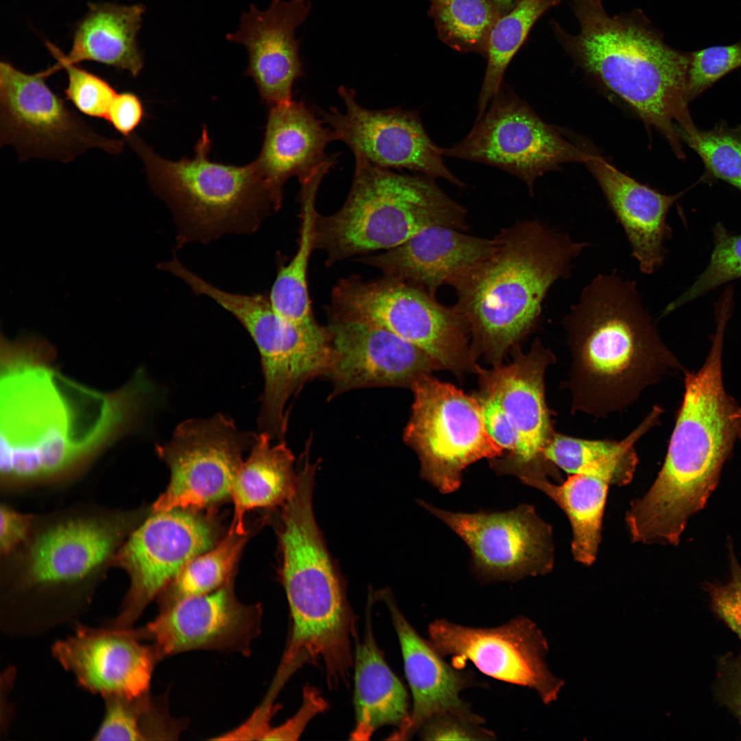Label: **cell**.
Listing matches in <instances>:
<instances>
[{
  "label": "cell",
  "mask_w": 741,
  "mask_h": 741,
  "mask_svg": "<svg viewBox=\"0 0 741 741\" xmlns=\"http://www.w3.org/2000/svg\"><path fill=\"white\" fill-rule=\"evenodd\" d=\"M145 116L139 97L131 91L117 93L108 109L106 121L124 138L135 132Z\"/></svg>",
  "instance_id": "obj_46"
},
{
  "label": "cell",
  "mask_w": 741,
  "mask_h": 741,
  "mask_svg": "<svg viewBox=\"0 0 741 741\" xmlns=\"http://www.w3.org/2000/svg\"><path fill=\"white\" fill-rule=\"evenodd\" d=\"M338 91L344 111L335 107L320 110V117L334 140L344 143L354 155L384 168L407 169L465 187L445 166L440 148L426 132L417 111L368 109L357 102L353 89L341 86Z\"/></svg>",
  "instance_id": "obj_19"
},
{
  "label": "cell",
  "mask_w": 741,
  "mask_h": 741,
  "mask_svg": "<svg viewBox=\"0 0 741 741\" xmlns=\"http://www.w3.org/2000/svg\"><path fill=\"white\" fill-rule=\"evenodd\" d=\"M326 707L327 702L320 692L313 687H306L303 692V705L297 714L283 725L273 729L270 728L263 740L298 739L310 719Z\"/></svg>",
  "instance_id": "obj_45"
},
{
  "label": "cell",
  "mask_w": 741,
  "mask_h": 741,
  "mask_svg": "<svg viewBox=\"0 0 741 741\" xmlns=\"http://www.w3.org/2000/svg\"><path fill=\"white\" fill-rule=\"evenodd\" d=\"M136 628L106 623L99 628L75 624L74 634L56 642L51 653L78 685L101 695L135 696L149 692L160 661L152 644H143Z\"/></svg>",
  "instance_id": "obj_21"
},
{
  "label": "cell",
  "mask_w": 741,
  "mask_h": 741,
  "mask_svg": "<svg viewBox=\"0 0 741 741\" xmlns=\"http://www.w3.org/2000/svg\"><path fill=\"white\" fill-rule=\"evenodd\" d=\"M228 531L214 548L191 559L157 597L159 610L213 592L228 583L247 540Z\"/></svg>",
  "instance_id": "obj_37"
},
{
  "label": "cell",
  "mask_w": 741,
  "mask_h": 741,
  "mask_svg": "<svg viewBox=\"0 0 741 741\" xmlns=\"http://www.w3.org/2000/svg\"><path fill=\"white\" fill-rule=\"evenodd\" d=\"M125 139L143 161L151 187L173 211L180 244L252 232L274 209L255 161L236 166L210 160L206 127L194 157L177 161L160 156L135 132Z\"/></svg>",
  "instance_id": "obj_8"
},
{
  "label": "cell",
  "mask_w": 741,
  "mask_h": 741,
  "mask_svg": "<svg viewBox=\"0 0 741 741\" xmlns=\"http://www.w3.org/2000/svg\"><path fill=\"white\" fill-rule=\"evenodd\" d=\"M217 537L214 523L194 510L152 513L113 558L127 572L130 587L119 613L106 623L132 627L191 559L213 547Z\"/></svg>",
  "instance_id": "obj_15"
},
{
  "label": "cell",
  "mask_w": 741,
  "mask_h": 741,
  "mask_svg": "<svg viewBox=\"0 0 741 741\" xmlns=\"http://www.w3.org/2000/svg\"><path fill=\"white\" fill-rule=\"evenodd\" d=\"M572 362L563 386L572 412L603 417L630 405L665 375L683 370L664 344L635 281L599 274L562 322Z\"/></svg>",
  "instance_id": "obj_1"
},
{
  "label": "cell",
  "mask_w": 741,
  "mask_h": 741,
  "mask_svg": "<svg viewBox=\"0 0 741 741\" xmlns=\"http://www.w3.org/2000/svg\"><path fill=\"white\" fill-rule=\"evenodd\" d=\"M144 12L141 4L90 3L78 24L69 54L51 45L49 48L54 58L67 63L96 62L137 77L144 62L137 43Z\"/></svg>",
  "instance_id": "obj_29"
},
{
  "label": "cell",
  "mask_w": 741,
  "mask_h": 741,
  "mask_svg": "<svg viewBox=\"0 0 741 741\" xmlns=\"http://www.w3.org/2000/svg\"><path fill=\"white\" fill-rule=\"evenodd\" d=\"M733 699L736 712L741 719V681L736 688Z\"/></svg>",
  "instance_id": "obj_49"
},
{
  "label": "cell",
  "mask_w": 741,
  "mask_h": 741,
  "mask_svg": "<svg viewBox=\"0 0 741 741\" xmlns=\"http://www.w3.org/2000/svg\"><path fill=\"white\" fill-rule=\"evenodd\" d=\"M729 580L725 583H706L715 613L741 640V565L729 539Z\"/></svg>",
  "instance_id": "obj_43"
},
{
  "label": "cell",
  "mask_w": 741,
  "mask_h": 741,
  "mask_svg": "<svg viewBox=\"0 0 741 741\" xmlns=\"http://www.w3.org/2000/svg\"><path fill=\"white\" fill-rule=\"evenodd\" d=\"M311 8L310 0H272L265 10L251 4L242 12L237 30L226 35L228 41L246 49L245 73L270 106L292 100L293 84L304 75L295 32Z\"/></svg>",
  "instance_id": "obj_23"
},
{
  "label": "cell",
  "mask_w": 741,
  "mask_h": 741,
  "mask_svg": "<svg viewBox=\"0 0 741 741\" xmlns=\"http://www.w3.org/2000/svg\"><path fill=\"white\" fill-rule=\"evenodd\" d=\"M231 582L159 610L152 621L136 628L139 637L152 642L160 661L195 650L248 656L251 642L261 631L262 609L257 604L239 602Z\"/></svg>",
  "instance_id": "obj_20"
},
{
  "label": "cell",
  "mask_w": 741,
  "mask_h": 741,
  "mask_svg": "<svg viewBox=\"0 0 741 741\" xmlns=\"http://www.w3.org/2000/svg\"><path fill=\"white\" fill-rule=\"evenodd\" d=\"M440 151L502 169L522 180L531 196L545 172L564 163L585 164L593 156L567 141L507 87H501L466 137Z\"/></svg>",
  "instance_id": "obj_13"
},
{
  "label": "cell",
  "mask_w": 741,
  "mask_h": 741,
  "mask_svg": "<svg viewBox=\"0 0 741 741\" xmlns=\"http://www.w3.org/2000/svg\"><path fill=\"white\" fill-rule=\"evenodd\" d=\"M410 388L414 401L403 440L419 458L422 478L440 492L456 491L472 463L503 455L485 427L478 397L430 374Z\"/></svg>",
  "instance_id": "obj_11"
},
{
  "label": "cell",
  "mask_w": 741,
  "mask_h": 741,
  "mask_svg": "<svg viewBox=\"0 0 741 741\" xmlns=\"http://www.w3.org/2000/svg\"><path fill=\"white\" fill-rule=\"evenodd\" d=\"M50 68L30 74L0 63V145H11L21 161L69 163L88 150L120 154L123 140L99 134L47 85Z\"/></svg>",
  "instance_id": "obj_12"
},
{
  "label": "cell",
  "mask_w": 741,
  "mask_h": 741,
  "mask_svg": "<svg viewBox=\"0 0 741 741\" xmlns=\"http://www.w3.org/2000/svg\"><path fill=\"white\" fill-rule=\"evenodd\" d=\"M555 357L537 340L527 354H518L509 365L482 370L481 394L495 400L504 410L518 439L510 456L492 459L499 474L520 480L551 478L563 479L557 467L548 460L544 451L554 434L545 398L544 375Z\"/></svg>",
  "instance_id": "obj_16"
},
{
  "label": "cell",
  "mask_w": 741,
  "mask_h": 741,
  "mask_svg": "<svg viewBox=\"0 0 741 741\" xmlns=\"http://www.w3.org/2000/svg\"><path fill=\"white\" fill-rule=\"evenodd\" d=\"M0 513V549L2 554H8L27 538L32 517L6 506H1Z\"/></svg>",
  "instance_id": "obj_48"
},
{
  "label": "cell",
  "mask_w": 741,
  "mask_h": 741,
  "mask_svg": "<svg viewBox=\"0 0 741 741\" xmlns=\"http://www.w3.org/2000/svg\"><path fill=\"white\" fill-rule=\"evenodd\" d=\"M493 244V239L433 226L385 252L365 258L364 262L386 277L415 285L434 296L442 285H449L484 257Z\"/></svg>",
  "instance_id": "obj_27"
},
{
  "label": "cell",
  "mask_w": 741,
  "mask_h": 741,
  "mask_svg": "<svg viewBox=\"0 0 741 741\" xmlns=\"http://www.w3.org/2000/svg\"><path fill=\"white\" fill-rule=\"evenodd\" d=\"M272 441L268 434L260 432L236 475L231 496L234 513L230 532L246 534L244 516L248 511L283 506L294 493L298 478L294 456L284 440L276 445Z\"/></svg>",
  "instance_id": "obj_31"
},
{
  "label": "cell",
  "mask_w": 741,
  "mask_h": 741,
  "mask_svg": "<svg viewBox=\"0 0 741 741\" xmlns=\"http://www.w3.org/2000/svg\"><path fill=\"white\" fill-rule=\"evenodd\" d=\"M493 241L490 251L449 285L473 347L497 366L537 325L550 287L571 274L589 244L537 220L518 222Z\"/></svg>",
  "instance_id": "obj_3"
},
{
  "label": "cell",
  "mask_w": 741,
  "mask_h": 741,
  "mask_svg": "<svg viewBox=\"0 0 741 741\" xmlns=\"http://www.w3.org/2000/svg\"><path fill=\"white\" fill-rule=\"evenodd\" d=\"M467 544L473 568L486 580H517L552 571L551 526L528 504L505 512L454 513L421 502Z\"/></svg>",
  "instance_id": "obj_17"
},
{
  "label": "cell",
  "mask_w": 741,
  "mask_h": 741,
  "mask_svg": "<svg viewBox=\"0 0 741 741\" xmlns=\"http://www.w3.org/2000/svg\"><path fill=\"white\" fill-rule=\"evenodd\" d=\"M39 355L1 364L2 478H50L82 464L80 426L69 379Z\"/></svg>",
  "instance_id": "obj_7"
},
{
  "label": "cell",
  "mask_w": 741,
  "mask_h": 741,
  "mask_svg": "<svg viewBox=\"0 0 741 741\" xmlns=\"http://www.w3.org/2000/svg\"><path fill=\"white\" fill-rule=\"evenodd\" d=\"M270 107L262 148L255 162L277 210L288 178L302 180L333 158H327L325 150L334 137L302 100Z\"/></svg>",
  "instance_id": "obj_25"
},
{
  "label": "cell",
  "mask_w": 741,
  "mask_h": 741,
  "mask_svg": "<svg viewBox=\"0 0 741 741\" xmlns=\"http://www.w3.org/2000/svg\"><path fill=\"white\" fill-rule=\"evenodd\" d=\"M481 405L485 427L492 439L507 451L506 456L517 449L518 439L501 405L493 398L483 394L478 397Z\"/></svg>",
  "instance_id": "obj_47"
},
{
  "label": "cell",
  "mask_w": 741,
  "mask_h": 741,
  "mask_svg": "<svg viewBox=\"0 0 741 741\" xmlns=\"http://www.w3.org/2000/svg\"><path fill=\"white\" fill-rule=\"evenodd\" d=\"M355 725L350 740H368L385 725L401 727L408 721V696L386 662L375 640L370 616L355 659Z\"/></svg>",
  "instance_id": "obj_30"
},
{
  "label": "cell",
  "mask_w": 741,
  "mask_h": 741,
  "mask_svg": "<svg viewBox=\"0 0 741 741\" xmlns=\"http://www.w3.org/2000/svg\"><path fill=\"white\" fill-rule=\"evenodd\" d=\"M663 410L654 406L643 421L621 441L588 440L554 432L544 454L548 460L571 475L585 473L624 486L633 478L638 458L635 443L659 423Z\"/></svg>",
  "instance_id": "obj_32"
},
{
  "label": "cell",
  "mask_w": 741,
  "mask_h": 741,
  "mask_svg": "<svg viewBox=\"0 0 741 741\" xmlns=\"http://www.w3.org/2000/svg\"><path fill=\"white\" fill-rule=\"evenodd\" d=\"M559 0H521L493 24L487 40V65L478 99L480 118L502 87L506 68L539 16Z\"/></svg>",
  "instance_id": "obj_36"
},
{
  "label": "cell",
  "mask_w": 741,
  "mask_h": 741,
  "mask_svg": "<svg viewBox=\"0 0 741 741\" xmlns=\"http://www.w3.org/2000/svg\"><path fill=\"white\" fill-rule=\"evenodd\" d=\"M281 577L291 629L278 670L290 677L306 663H322L327 683L346 681L353 663L356 617L316 524L313 508L293 506L281 516Z\"/></svg>",
  "instance_id": "obj_5"
},
{
  "label": "cell",
  "mask_w": 741,
  "mask_h": 741,
  "mask_svg": "<svg viewBox=\"0 0 741 741\" xmlns=\"http://www.w3.org/2000/svg\"><path fill=\"white\" fill-rule=\"evenodd\" d=\"M739 278H741V235H733L718 223L714 228V248L708 266L685 292L666 307L663 315Z\"/></svg>",
  "instance_id": "obj_40"
},
{
  "label": "cell",
  "mask_w": 741,
  "mask_h": 741,
  "mask_svg": "<svg viewBox=\"0 0 741 741\" xmlns=\"http://www.w3.org/2000/svg\"><path fill=\"white\" fill-rule=\"evenodd\" d=\"M729 318L716 316L710 351L685 391L661 469L648 492L629 506L633 521L657 539L678 542L689 519L716 489L741 432V406L724 388L722 354Z\"/></svg>",
  "instance_id": "obj_2"
},
{
  "label": "cell",
  "mask_w": 741,
  "mask_h": 741,
  "mask_svg": "<svg viewBox=\"0 0 741 741\" xmlns=\"http://www.w3.org/2000/svg\"><path fill=\"white\" fill-rule=\"evenodd\" d=\"M56 59L57 63L53 66L56 71L60 69L67 71L66 99L82 114L106 119L110 106L117 93L115 88L106 80L95 73L75 64Z\"/></svg>",
  "instance_id": "obj_41"
},
{
  "label": "cell",
  "mask_w": 741,
  "mask_h": 741,
  "mask_svg": "<svg viewBox=\"0 0 741 741\" xmlns=\"http://www.w3.org/2000/svg\"><path fill=\"white\" fill-rule=\"evenodd\" d=\"M105 711L94 740L176 739L182 723L172 718L163 699L150 691L135 696L104 697Z\"/></svg>",
  "instance_id": "obj_35"
},
{
  "label": "cell",
  "mask_w": 741,
  "mask_h": 741,
  "mask_svg": "<svg viewBox=\"0 0 741 741\" xmlns=\"http://www.w3.org/2000/svg\"><path fill=\"white\" fill-rule=\"evenodd\" d=\"M573 1L580 31L576 36L564 34L568 51L684 158L677 131L692 137L698 130L687 97L690 53L671 48L635 17L609 15L600 0Z\"/></svg>",
  "instance_id": "obj_4"
},
{
  "label": "cell",
  "mask_w": 741,
  "mask_h": 741,
  "mask_svg": "<svg viewBox=\"0 0 741 741\" xmlns=\"http://www.w3.org/2000/svg\"><path fill=\"white\" fill-rule=\"evenodd\" d=\"M257 437L240 431L231 419L221 414L181 423L169 441L156 447L170 470V480L152 513L197 511L231 496L243 455Z\"/></svg>",
  "instance_id": "obj_14"
},
{
  "label": "cell",
  "mask_w": 741,
  "mask_h": 741,
  "mask_svg": "<svg viewBox=\"0 0 741 741\" xmlns=\"http://www.w3.org/2000/svg\"><path fill=\"white\" fill-rule=\"evenodd\" d=\"M493 5L498 8L505 9L517 4L521 0H491Z\"/></svg>",
  "instance_id": "obj_50"
},
{
  "label": "cell",
  "mask_w": 741,
  "mask_h": 741,
  "mask_svg": "<svg viewBox=\"0 0 741 741\" xmlns=\"http://www.w3.org/2000/svg\"><path fill=\"white\" fill-rule=\"evenodd\" d=\"M482 718L469 709L447 712L430 719L423 727L424 740H491L494 734L480 727Z\"/></svg>",
  "instance_id": "obj_44"
},
{
  "label": "cell",
  "mask_w": 741,
  "mask_h": 741,
  "mask_svg": "<svg viewBox=\"0 0 741 741\" xmlns=\"http://www.w3.org/2000/svg\"><path fill=\"white\" fill-rule=\"evenodd\" d=\"M705 165L701 180H720L741 191V126L730 127L718 122L709 130H699L683 141Z\"/></svg>",
  "instance_id": "obj_39"
},
{
  "label": "cell",
  "mask_w": 741,
  "mask_h": 741,
  "mask_svg": "<svg viewBox=\"0 0 741 741\" xmlns=\"http://www.w3.org/2000/svg\"><path fill=\"white\" fill-rule=\"evenodd\" d=\"M226 308L245 327L261 356L264 387L260 432L279 441L287 427V403L309 381L327 377L333 360L327 328L298 327L281 317L269 297L235 294Z\"/></svg>",
  "instance_id": "obj_10"
},
{
  "label": "cell",
  "mask_w": 741,
  "mask_h": 741,
  "mask_svg": "<svg viewBox=\"0 0 741 741\" xmlns=\"http://www.w3.org/2000/svg\"><path fill=\"white\" fill-rule=\"evenodd\" d=\"M322 178L312 176L301 182V228L297 250L281 268L269 296L276 312L287 322L304 329L319 326L311 309L307 269L314 248L316 195Z\"/></svg>",
  "instance_id": "obj_34"
},
{
  "label": "cell",
  "mask_w": 741,
  "mask_h": 741,
  "mask_svg": "<svg viewBox=\"0 0 741 741\" xmlns=\"http://www.w3.org/2000/svg\"><path fill=\"white\" fill-rule=\"evenodd\" d=\"M585 165L622 227L639 270L652 274L663 263L672 229L668 213L682 196L663 194L643 185L593 154Z\"/></svg>",
  "instance_id": "obj_26"
},
{
  "label": "cell",
  "mask_w": 741,
  "mask_h": 741,
  "mask_svg": "<svg viewBox=\"0 0 741 741\" xmlns=\"http://www.w3.org/2000/svg\"><path fill=\"white\" fill-rule=\"evenodd\" d=\"M551 498L567 516L573 532L572 553L577 562L592 565L601 541V528L610 482L601 477L585 473L570 475L564 482L549 479H525Z\"/></svg>",
  "instance_id": "obj_33"
},
{
  "label": "cell",
  "mask_w": 741,
  "mask_h": 741,
  "mask_svg": "<svg viewBox=\"0 0 741 741\" xmlns=\"http://www.w3.org/2000/svg\"><path fill=\"white\" fill-rule=\"evenodd\" d=\"M130 523L123 517L76 519L46 530L30 548L21 591L66 587L84 580L113 554Z\"/></svg>",
  "instance_id": "obj_24"
},
{
  "label": "cell",
  "mask_w": 741,
  "mask_h": 741,
  "mask_svg": "<svg viewBox=\"0 0 741 741\" xmlns=\"http://www.w3.org/2000/svg\"><path fill=\"white\" fill-rule=\"evenodd\" d=\"M430 644L441 655H452L460 666L472 662L496 679L534 690L545 704L555 701L564 684L544 661L547 641L524 617L494 628H471L440 620L429 626Z\"/></svg>",
  "instance_id": "obj_18"
},
{
  "label": "cell",
  "mask_w": 741,
  "mask_h": 741,
  "mask_svg": "<svg viewBox=\"0 0 741 741\" xmlns=\"http://www.w3.org/2000/svg\"><path fill=\"white\" fill-rule=\"evenodd\" d=\"M687 97L691 102L717 81L741 68V40L730 45L709 47L690 53Z\"/></svg>",
  "instance_id": "obj_42"
},
{
  "label": "cell",
  "mask_w": 741,
  "mask_h": 741,
  "mask_svg": "<svg viewBox=\"0 0 741 741\" xmlns=\"http://www.w3.org/2000/svg\"><path fill=\"white\" fill-rule=\"evenodd\" d=\"M331 298V318L385 329L454 373H476L479 368L461 314L415 285L386 277L373 281L351 277L339 281Z\"/></svg>",
  "instance_id": "obj_9"
},
{
  "label": "cell",
  "mask_w": 741,
  "mask_h": 741,
  "mask_svg": "<svg viewBox=\"0 0 741 741\" xmlns=\"http://www.w3.org/2000/svg\"><path fill=\"white\" fill-rule=\"evenodd\" d=\"M327 328L333 349L329 399L364 388H410L440 368L421 349L376 326L331 318Z\"/></svg>",
  "instance_id": "obj_22"
},
{
  "label": "cell",
  "mask_w": 741,
  "mask_h": 741,
  "mask_svg": "<svg viewBox=\"0 0 741 741\" xmlns=\"http://www.w3.org/2000/svg\"><path fill=\"white\" fill-rule=\"evenodd\" d=\"M439 38L460 51L486 55L490 31L499 18L491 0H430Z\"/></svg>",
  "instance_id": "obj_38"
},
{
  "label": "cell",
  "mask_w": 741,
  "mask_h": 741,
  "mask_svg": "<svg viewBox=\"0 0 741 741\" xmlns=\"http://www.w3.org/2000/svg\"><path fill=\"white\" fill-rule=\"evenodd\" d=\"M386 603L396 629L413 707L404 725L389 738L405 740L432 718L469 709L460 698L468 679L446 663L430 642L421 637L389 598Z\"/></svg>",
  "instance_id": "obj_28"
},
{
  "label": "cell",
  "mask_w": 741,
  "mask_h": 741,
  "mask_svg": "<svg viewBox=\"0 0 741 741\" xmlns=\"http://www.w3.org/2000/svg\"><path fill=\"white\" fill-rule=\"evenodd\" d=\"M351 187L341 209L316 215L314 248L331 264L375 250H390L433 226L465 231L467 211L423 174L396 173L354 155Z\"/></svg>",
  "instance_id": "obj_6"
},
{
  "label": "cell",
  "mask_w": 741,
  "mask_h": 741,
  "mask_svg": "<svg viewBox=\"0 0 741 741\" xmlns=\"http://www.w3.org/2000/svg\"><path fill=\"white\" fill-rule=\"evenodd\" d=\"M739 438H740V440H741V432H740V436H739Z\"/></svg>",
  "instance_id": "obj_51"
}]
</instances>
